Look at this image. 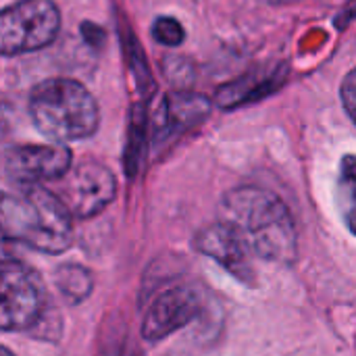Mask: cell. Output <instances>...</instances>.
Segmentation results:
<instances>
[{"instance_id": "obj_15", "label": "cell", "mask_w": 356, "mask_h": 356, "mask_svg": "<svg viewBox=\"0 0 356 356\" xmlns=\"http://www.w3.org/2000/svg\"><path fill=\"white\" fill-rule=\"evenodd\" d=\"M0 356H15V355H13L8 348H2V350H0Z\"/></svg>"}, {"instance_id": "obj_4", "label": "cell", "mask_w": 356, "mask_h": 356, "mask_svg": "<svg viewBox=\"0 0 356 356\" xmlns=\"http://www.w3.org/2000/svg\"><path fill=\"white\" fill-rule=\"evenodd\" d=\"M60 13L52 0H21L0 17V50L4 56L42 50L54 42Z\"/></svg>"}, {"instance_id": "obj_14", "label": "cell", "mask_w": 356, "mask_h": 356, "mask_svg": "<svg viewBox=\"0 0 356 356\" xmlns=\"http://www.w3.org/2000/svg\"><path fill=\"white\" fill-rule=\"evenodd\" d=\"M342 102L350 119L356 123V69L350 71L342 83Z\"/></svg>"}, {"instance_id": "obj_3", "label": "cell", "mask_w": 356, "mask_h": 356, "mask_svg": "<svg viewBox=\"0 0 356 356\" xmlns=\"http://www.w3.org/2000/svg\"><path fill=\"white\" fill-rule=\"evenodd\" d=\"M29 113L42 136L54 142L90 138L98 129L94 96L75 79L54 77L33 88Z\"/></svg>"}, {"instance_id": "obj_10", "label": "cell", "mask_w": 356, "mask_h": 356, "mask_svg": "<svg viewBox=\"0 0 356 356\" xmlns=\"http://www.w3.org/2000/svg\"><path fill=\"white\" fill-rule=\"evenodd\" d=\"M209 113V102L194 94H175L165 102L167 131H186L200 123Z\"/></svg>"}, {"instance_id": "obj_7", "label": "cell", "mask_w": 356, "mask_h": 356, "mask_svg": "<svg viewBox=\"0 0 356 356\" xmlns=\"http://www.w3.org/2000/svg\"><path fill=\"white\" fill-rule=\"evenodd\" d=\"M71 169V150L58 144L15 146L6 154V173L19 186L63 179Z\"/></svg>"}, {"instance_id": "obj_9", "label": "cell", "mask_w": 356, "mask_h": 356, "mask_svg": "<svg viewBox=\"0 0 356 356\" xmlns=\"http://www.w3.org/2000/svg\"><path fill=\"white\" fill-rule=\"evenodd\" d=\"M196 248L202 254L217 261L236 280H240L244 284L252 282V265L248 261L250 252L223 223H215V225L204 227L196 236Z\"/></svg>"}, {"instance_id": "obj_2", "label": "cell", "mask_w": 356, "mask_h": 356, "mask_svg": "<svg viewBox=\"0 0 356 356\" xmlns=\"http://www.w3.org/2000/svg\"><path fill=\"white\" fill-rule=\"evenodd\" d=\"M71 215L58 194L42 186H21L19 192L4 194L2 232L6 240L56 254L71 246Z\"/></svg>"}, {"instance_id": "obj_1", "label": "cell", "mask_w": 356, "mask_h": 356, "mask_svg": "<svg viewBox=\"0 0 356 356\" xmlns=\"http://www.w3.org/2000/svg\"><path fill=\"white\" fill-rule=\"evenodd\" d=\"M223 223L248 252L273 261L292 263L298 252V236L288 207L269 190L244 186L229 190L219 204Z\"/></svg>"}, {"instance_id": "obj_8", "label": "cell", "mask_w": 356, "mask_h": 356, "mask_svg": "<svg viewBox=\"0 0 356 356\" xmlns=\"http://www.w3.org/2000/svg\"><path fill=\"white\" fill-rule=\"evenodd\" d=\"M200 313V296L188 286H173L163 290L146 311L142 336L148 342H161L196 319Z\"/></svg>"}, {"instance_id": "obj_16", "label": "cell", "mask_w": 356, "mask_h": 356, "mask_svg": "<svg viewBox=\"0 0 356 356\" xmlns=\"http://www.w3.org/2000/svg\"><path fill=\"white\" fill-rule=\"evenodd\" d=\"M175 356H177V355H175Z\"/></svg>"}, {"instance_id": "obj_6", "label": "cell", "mask_w": 356, "mask_h": 356, "mask_svg": "<svg viewBox=\"0 0 356 356\" xmlns=\"http://www.w3.org/2000/svg\"><path fill=\"white\" fill-rule=\"evenodd\" d=\"M115 190L113 173L96 161H86L65 175L58 198L75 217L88 219L106 209L115 198Z\"/></svg>"}, {"instance_id": "obj_13", "label": "cell", "mask_w": 356, "mask_h": 356, "mask_svg": "<svg viewBox=\"0 0 356 356\" xmlns=\"http://www.w3.org/2000/svg\"><path fill=\"white\" fill-rule=\"evenodd\" d=\"M152 38L163 46H179L186 38L184 27L173 17H159L152 23Z\"/></svg>"}, {"instance_id": "obj_12", "label": "cell", "mask_w": 356, "mask_h": 356, "mask_svg": "<svg viewBox=\"0 0 356 356\" xmlns=\"http://www.w3.org/2000/svg\"><path fill=\"white\" fill-rule=\"evenodd\" d=\"M56 288L60 290V294L71 302V305H77V302H83L90 294H92V288H94V282H92V275L88 269H83L81 265H60L56 269Z\"/></svg>"}, {"instance_id": "obj_5", "label": "cell", "mask_w": 356, "mask_h": 356, "mask_svg": "<svg viewBox=\"0 0 356 356\" xmlns=\"http://www.w3.org/2000/svg\"><path fill=\"white\" fill-rule=\"evenodd\" d=\"M0 327L4 332L29 330L38 325L44 313V292L40 277L27 265L4 259L0 282Z\"/></svg>"}, {"instance_id": "obj_11", "label": "cell", "mask_w": 356, "mask_h": 356, "mask_svg": "<svg viewBox=\"0 0 356 356\" xmlns=\"http://www.w3.org/2000/svg\"><path fill=\"white\" fill-rule=\"evenodd\" d=\"M336 204L342 221L356 236V154H348L340 163L336 181Z\"/></svg>"}]
</instances>
